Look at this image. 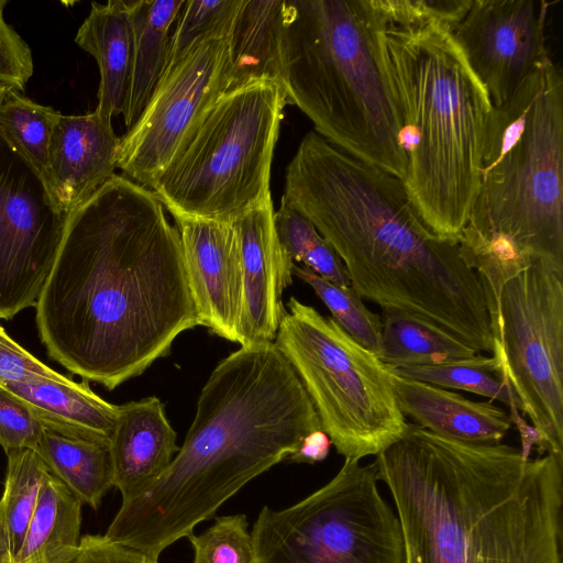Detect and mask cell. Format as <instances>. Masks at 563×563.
<instances>
[{
    "label": "cell",
    "mask_w": 563,
    "mask_h": 563,
    "mask_svg": "<svg viewBox=\"0 0 563 563\" xmlns=\"http://www.w3.org/2000/svg\"><path fill=\"white\" fill-rule=\"evenodd\" d=\"M331 445L332 442L329 435L322 429H317L308 433L296 451L286 460L295 463L314 464L327 459Z\"/></svg>",
    "instance_id": "38"
},
{
    "label": "cell",
    "mask_w": 563,
    "mask_h": 563,
    "mask_svg": "<svg viewBox=\"0 0 563 563\" xmlns=\"http://www.w3.org/2000/svg\"><path fill=\"white\" fill-rule=\"evenodd\" d=\"M292 274L308 284L332 314V319L356 342L377 355L380 340V316L371 311L351 288L342 287L295 264Z\"/></svg>",
    "instance_id": "31"
},
{
    "label": "cell",
    "mask_w": 563,
    "mask_h": 563,
    "mask_svg": "<svg viewBox=\"0 0 563 563\" xmlns=\"http://www.w3.org/2000/svg\"><path fill=\"white\" fill-rule=\"evenodd\" d=\"M7 0H0V84L23 92L31 78L34 64L27 43L5 21Z\"/></svg>",
    "instance_id": "36"
},
{
    "label": "cell",
    "mask_w": 563,
    "mask_h": 563,
    "mask_svg": "<svg viewBox=\"0 0 563 563\" xmlns=\"http://www.w3.org/2000/svg\"><path fill=\"white\" fill-rule=\"evenodd\" d=\"M393 374L416 379L441 388L473 393L490 400H498L510 408V416L521 434L522 446L529 448L536 441L532 428L520 417L519 401L504 376L500 363L495 355L475 356L428 366H407L390 368Z\"/></svg>",
    "instance_id": "27"
},
{
    "label": "cell",
    "mask_w": 563,
    "mask_h": 563,
    "mask_svg": "<svg viewBox=\"0 0 563 563\" xmlns=\"http://www.w3.org/2000/svg\"><path fill=\"white\" fill-rule=\"evenodd\" d=\"M245 515L220 516L200 534H190L194 563H257Z\"/></svg>",
    "instance_id": "32"
},
{
    "label": "cell",
    "mask_w": 563,
    "mask_h": 563,
    "mask_svg": "<svg viewBox=\"0 0 563 563\" xmlns=\"http://www.w3.org/2000/svg\"><path fill=\"white\" fill-rule=\"evenodd\" d=\"M494 352L539 454L563 456V265L538 260L486 296Z\"/></svg>",
    "instance_id": "11"
},
{
    "label": "cell",
    "mask_w": 563,
    "mask_h": 563,
    "mask_svg": "<svg viewBox=\"0 0 563 563\" xmlns=\"http://www.w3.org/2000/svg\"><path fill=\"white\" fill-rule=\"evenodd\" d=\"M185 2V0L128 1L132 27V59L122 112L128 129L141 115L164 71L169 31Z\"/></svg>",
    "instance_id": "23"
},
{
    "label": "cell",
    "mask_w": 563,
    "mask_h": 563,
    "mask_svg": "<svg viewBox=\"0 0 563 563\" xmlns=\"http://www.w3.org/2000/svg\"><path fill=\"white\" fill-rule=\"evenodd\" d=\"M35 322L49 358L109 390L200 325L178 231L151 189L115 174L69 212Z\"/></svg>",
    "instance_id": "1"
},
{
    "label": "cell",
    "mask_w": 563,
    "mask_h": 563,
    "mask_svg": "<svg viewBox=\"0 0 563 563\" xmlns=\"http://www.w3.org/2000/svg\"><path fill=\"white\" fill-rule=\"evenodd\" d=\"M179 448L176 432L155 396L118 406L110 440L114 487L122 500L145 488L169 465Z\"/></svg>",
    "instance_id": "18"
},
{
    "label": "cell",
    "mask_w": 563,
    "mask_h": 563,
    "mask_svg": "<svg viewBox=\"0 0 563 563\" xmlns=\"http://www.w3.org/2000/svg\"><path fill=\"white\" fill-rule=\"evenodd\" d=\"M44 427L16 397L0 388V446L11 450H36Z\"/></svg>",
    "instance_id": "34"
},
{
    "label": "cell",
    "mask_w": 563,
    "mask_h": 563,
    "mask_svg": "<svg viewBox=\"0 0 563 563\" xmlns=\"http://www.w3.org/2000/svg\"><path fill=\"white\" fill-rule=\"evenodd\" d=\"M76 44L97 62L100 73L95 112L104 119L122 114L132 59V27L126 0L92 2Z\"/></svg>",
    "instance_id": "21"
},
{
    "label": "cell",
    "mask_w": 563,
    "mask_h": 563,
    "mask_svg": "<svg viewBox=\"0 0 563 563\" xmlns=\"http://www.w3.org/2000/svg\"><path fill=\"white\" fill-rule=\"evenodd\" d=\"M5 454L7 471L0 498V522L12 563L24 540L40 490L51 471L34 450H11Z\"/></svg>",
    "instance_id": "28"
},
{
    "label": "cell",
    "mask_w": 563,
    "mask_h": 563,
    "mask_svg": "<svg viewBox=\"0 0 563 563\" xmlns=\"http://www.w3.org/2000/svg\"><path fill=\"white\" fill-rule=\"evenodd\" d=\"M377 356L388 367L428 366L476 354L460 339L416 316L383 310Z\"/></svg>",
    "instance_id": "26"
},
{
    "label": "cell",
    "mask_w": 563,
    "mask_h": 563,
    "mask_svg": "<svg viewBox=\"0 0 563 563\" xmlns=\"http://www.w3.org/2000/svg\"><path fill=\"white\" fill-rule=\"evenodd\" d=\"M0 388L20 399L45 430L73 439L110 443L118 406L93 393L87 380L78 383L65 376L60 380Z\"/></svg>",
    "instance_id": "20"
},
{
    "label": "cell",
    "mask_w": 563,
    "mask_h": 563,
    "mask_svg": "<svg viewBox=\"0 0 563 563\" xmlns=\"http://www.w3.org/2000/svg\"><path fill=\"white\" fill-rule=\"evenodd\" d=\"M239 4L240 0L186 1L178 15L177 25L169 37L165 68L178 59L197 41L228 23Z\"/></svg>",
    "instance_id": "33"
},
{
    "label": "cell",
    "mask_w": 563,
    "mask_h": 563,
    "mask_svg": "<svg viewBox=\"0 0 563 563\" xmlns=\"http://www.w3.org/2000/svg\"><path fill=\"white\" fill-rule=\"evenodd\" d=\"M376 1L405 125L404 185L427 228L457 244L479 187L490 101L448 25L421 0Z\"/></svg>",
    "instance_id": "5"
},
{
    "label": "cell",
    "mask_w": 563,
    "mask_h": 563,
    "mask_svg": "<svg viewBox=\"0 0 563 563\" xmlns=\"http://www.w3.org/2000/svg\"><path fill=\"white\" fill-rule=\"evenodd\" d=\"M317 429L314 406L275 343L241 346L210 374L169 465L122 500L104 536L157 561Z\"/></svg>",
    "instance_id": "4"
},
{
    "label": "cell",
    "mask_w": 563,
    "mask_h": 563,
    "mask_svg": "<svg viewBox=\"0 0 563 563\" xmlns=\"http://www.w3.org/2000/svg\"><path fill=\"white\" fill-rule=\"evenodd\" d=\"M477 273L563 265V77L551 58L492 108L477 196L459 241Z\"/></svg>",
    "instance_id": "6"
},
{
    "label": "cell",
    "mask_w": 563,
    "mask_h": 563,
    "mask_svg": "<svg viewBox=\"0 0 563 563\" xmlns=\"http://www.w3.org/2000/svg\"><path fill=\"white\" fill-rule=\"evenodd\" d=\"M64 378L16 343L0 324V387Z\"/></svg>",
    "instance_id": "35"
},
{
    "label": "cell",
    "mask_w": 563,
    "mask_h": 563,
    "mask_svg": "<svg viewBox=\"0 0 563 563\" xmlns=\"http://www.w3.org/2000/svg\"><path fill=\"white\" fill-rule=\"evenodd\" d=\"M81 501L52 473L12 563H69L80 545Z\"/></svg>",
    "instance_id": "24"
},
{
    "label": "cell",
    "mask_w": 563,
    "mask_h": 563,
    "mask_svg": "<svg viewBox=\"0 0 563 563\" xmlns=\"http://www.w3.org/2000/svg\"><path fill=\"white\" fill-rule=\"evenodd\" d=\"M287 98L275 80L221 95L151 189L174 219L231 222L272 199L274 150Z\"/></svg>",
    "instance_id": "8"
},
{
    "label": "cell",
    "mask_w": 563,
    "mask_h": 563,
    "mask_svg": "<svg viewBox=\"0 0 563 563\" xmlns=\"http://www.w3.org/2000/svg\"><path fill=\"white\" fill-rule=\"evenodd\" d=\"M67 217L42 177L0 133V320L36 306Z\"/></svg>",
    "instance_id": "13"
},
{
    "label": "cell",
    "mask_w": 563,
    "mask_h": 563,
    "mask_svg": "<svg viewBox=\"0 0 563 563\" xmlns=\"http://www.w3.org/2000/svg\"><path fill=\"white\" fill-rule=\"evenodd\" d=\"M391 383L402 415L432 433L462 442L494 444L500 443L514 424L511 416L492 401H474L393 373Z\"/></svg>",
    "instance_id": "19"
},
{
    "label": "cell",
    "mask_w": 563,
    "mask_h": 563,
    "mask_svg": "<svg viewBox=\"0 0 563 563\" xmlns=\"http://www.w3.org/2000/svg\"><path fill=\"white\" fill-rule=\"evenodd\" d=\"M9 88H11V87L8 86V85H4V84H0V102L2 101V99H3V97L7 93Z\"/></svg>",
    "instance_id": "40"
},
{
    "label": "cell",
    "mask_w": 563,
    "mask_h": 563,
    "mask_svg": "<svg viewBox=\"0 0 563 563\" xmlns=\"http://www.w3.org/2000/svg\"><path fill=\"white\" fill-rule=\"evenodd\" d=\"M120 137L112 120L90 112L58 117L44 179L55 206L69 214L115 175Z\"/></svg>",
    "instance_id": "17"
},
{
    "label": "cell",
    "mask_w": 563,
    "mask_h": 563,
    "mask_svg": "<svg viewBox=\"0 0 563 563\" xmlns=\"http://www.w3.org/2000/svg\"><path fill=\"white\" fill-rule=\"evenodd\" d=\"M231 21L164 69L141 115L120 137L117 167L123 176L150 188L205 112L227 92Z\"/></svg>",
    "instance_id": "12"
},
{
    "label": "cell",
    "mask_w": 563,
    "mask_h": 563,
    "mask_svg": "<svg viewBox=\"0 0 563 563\" xmlns=\"http://www.w3.org/2000/svg\"><path fill=\"white\" fill-rule=\"evenodd\" d=\"M35 452L80 501L97 510L114 487L110 443L73 439L44 430Z\"/></svg>",
    "instance_id": "25"
},
{
    "label": "cell",
    "mask_w": 563,
    "mask_h": 563,
    "mask_svg": "<svg viewBox=\"0 0 563 563\" xmlns=\"http://www.w3.org/2000/svg\"><path fill=\"white\" fill-rule=\"evenodd\" d=\"M0 563H11L8 547H7L5 536H4L1 522H0Z\"/></svg>",
    "instance_id": "39"
},
{
    "label": "cell",
    "mask_w": 563,
    "mask_h": 563,
    "mask_svg": "<svg viewBox=\"0 0 563 563\" xmlns=\"http://www.w3.org/2000/svg\"><path fill=\"white\" fill-rule=\"evenodd\" d=\"M274 213L269 199L231 221L242 266L241 346L274 342L286 313L282 297L295 263L279 243Z\"/></svg>",
    "instance_id": "16"
},
{
    "label": "cell",
    "mask_w": 563,
    "mask_h": 563,
    "mask_svg": "<svg viewBox=\"0 0 563 563\" xmlns=\"http://www.w3.org/2000/svg\"><path fill=\"white\" fill-rule=\"evenodd\" d=\"M60 112L9 88L0 102V133L10 146L45 179L48 148Z\"/></svg>",
    "instance_id": "29"
},
{
    "label": "cell",
    "mask_w": 563,
    "mask_h": 563,
    "mask_svg": "<svg viewBox=\"0 0 563 563\" xmlns=\"http://www.w3.org/2000/svg\"><path fill=\"white\" fill-rule=\"evenodd\" d=\"M543 0H471L449 25L492 108L509 101L527 77L550 58Z\"/></svg>",
    "instance_id": "14"
},
{
    "label": "cell",
    "mask_w": 563,
    "mask_h": 563,
    "mask_svg": "<svg viewBox=\"0 0 563 563\" xmlns=\"http://www.w3.org/2000/svg\"><path fill=\"white\" fill-rule=\"evenodd\" d=\"M285 0H240L228 32V90L257 80L283 85Z\"/></svg>",
    "instance_id": "22"
},
{
    "label": "cell",
    "mask_w": 563,
    "mask_h": 563,
    "mask_svg": "<svg viewBox=\"0 0 563 563\" xmlns=\"http://www.w3.org/2000/svg\"><path fill=\"white\" fill-rule=\"evenodd\" d=\"M376 0H285L283 86L324 140L404 180L402 114Z\"/></svg>",
    "instance_id": "7"
},
{
    "label": "cell",
    "mask_w": 563,
    "mask_h": 563,
    "mask_svg": "<svg viewBox=\"0 0 563 563\" xmlns=\"http://www.w3.org/2000/svg\"><path fill=\"white\" fill-rule=\"evenodd\" d=\"M200 325L239 343L242 266L231 222L175 219Z\"/></svg>",
    "instance_id": "15"
},
{
    "label": "cell",
    "mask_w": 563,
    "mask_h": 563,
    "mask_svg": "<svg viewBox=\"0 0 563 563\" xmlns=\"http://www.w3.org/2000/svg\"><path fill=\"white\" fill-rule=\"evenodd\" d=\"M69 563H157L148 555L99 534L81 537L77 554Z\"/></svg>",
    "instance_id": "37"
},
{
    "label": "cell",
    "mask_w": 563,
    "mask_h": 563,
    "mask_svg": "<svg viewBox=\"0 0 563 563\" xmlns=\"http://www.w3.org/2000/svg\"><path fill=\"white\" fill-rule=\"evenodd\" d=\"M402 563H563V456L530 457L408 423L375 456Z\"/></svg>",
    "instance_id": "3"
},
{
    "label": "cell",
    "mask_w": 563,
    "mask_h": 563,
    "mask_svg": "<svg viewBox=\"0 0 563 563\" xmlns=\"http://www.w3.org/2000/svg\"><path fill=\"white\" fill-rule=\"evenodd\" d=\"M280 203L308 218L332 245L362 299L493 354L478 275L459 244L427 228L401 179L310 131L287 166Z\"/></svg>",
    "instance_id": "2"
},
{
    "label": "cell",
    "mask_w": 563,
    "mask_h": 563,
    "mask_svg": "<svg viewBox=\"0 0 563 563\" xmlns=\"http://www.w3.org/2000/svg\"><path fill=\"white\" fill-rule=\"evenodd\" d=\"M275 345L301 380L321 429L345 459L376 456L406 432L391 373L332 318L290 297Z\"/></svg>",
    "instance_id": "9"
},
{
    "label": "cell",
    "mask_w": 563,
    "mask_h": 563,
    "mask_svg": "<svg viewBox=\"0 0 563 563\" xmlns=\"http://www.w3.org/2000/svg\"><path fill=\"white\" fill-rule=\"evenodd\" d=\"M274 222L279 243L294 263H301L339 286H350L349 275L340 256L308 218L280 203L274 213Z\"/></svg>",
    "instance_id": "30"
},
{
    "label": "cell",
    "mask_w": 563,
    "mask_h": 563,
    "mask_svg": "<svg viewBox=\"0 0 563 563\" xmlns=\"http://www.w3.org/2000/svg\"><path fill=\"white\" fill-rule=\"evenodd\" d=\"M251 534L257 563H402L404 556L400 525L375 465L350 459L300 501L264 506Z\"/></svg>",
    "instance_id": "10"
}]
</instances>
